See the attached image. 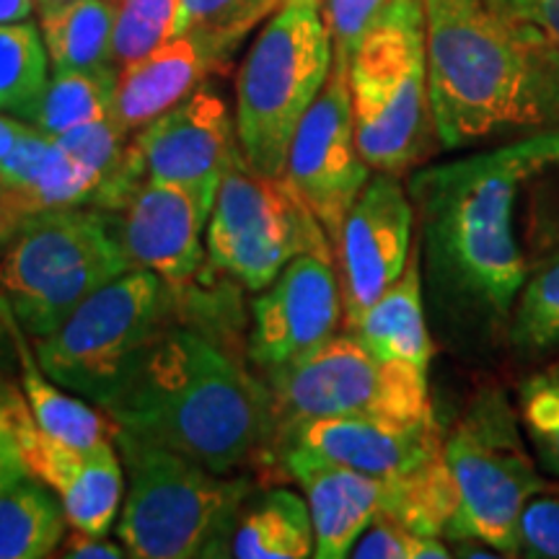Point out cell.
I'll return each mask as SVG.
<instances>
[{"label":"cell","mask_w":559,"mask_h":559,"mask_svg":"<svg viewBox=\"0 0 559 559\" xmlns=\"http://www.w3.org/2000/svg\"><path fill=\"white\" fill-rule=\"evenodd\" d=\"M438 309L469 337H508L521 290L559 260V132L412 174Z\"/></svg>","instance_id":"6da1fadb"},{"label":"cell","mask_w":559,"mask_h":559,"mask_svg":"<svg viewBox=\"0 0 559 559\" xmlns=\"http://www.w3.org/2000/svg\"><path fill=\"white\" fill-rule=\"evenodd\" d=\"M440 148L559 132V47L489 0H425Z\"/></svg>","instance_id":"7a4b0ae2"},{"label":"cell","mask_w":559,"mask_h":559,"mask_svg":"<svg viewBox=\"0 0 559 559\" xmlns=\"http://www.w3.org/2000/svg\"><path fill=\"white\" fill-rule=\"evenodd\" d=\"M120 430L228 474L272 449L267 383L226 347L171 321L96 404Z\"/></svg>","instance_id":"3957f363"},{"label":"cell","mask_w":559,"mask_h":559,"mask_svg":"<svg viewBox=\"0 0 559 559\" xmlns=\"http://www.w3.org/2000/svg\"><path fill=\"white\" fill-rule=\"evenodd\" d=\"M124 466L117 536L130 557H228L251 479L210 472L198 461L130 436L115 425Z\"/></svg>","instance_id":"277c9868"},{"label":"cell","mask_w":559,"mask_h":559,"mask_svg":"<svg viewBox=\"0 0 559 559\" xmlns=\"http://www.w3.org/2000/svg\"><path fill=\"white\" fill-rule=\"evenodd\" d=\"M355 138L373 171L402 177L436 138L425 0H389L349 55Z\"/></svg>","instance_id":"5b68a950"},{"label":"cell","mask_w":559,"mask_h":559,"mask_svg":"<svg viewBox=\"0 0 559 559\" xmlns=\"http://www.w3.org/2000/svg\"><path fill=\"white\" fill-rule=\"evenodd\" d=\"M132 270L115 215L94 205L41 210L0 251V296L32 340L58 330L75 306Z\"/></svg>","instance_id":"8992f818"},{"label":"cell","mask_w":559,"mask_h":559,"mask_svg":"<svg viewBox=\"0 0 559 559\" xmlns=\"http://www.w3.org/2000/svg\"><path fill=\"white\" fill-rule=\"evenodd\" d=\"M334 41L321 0H285L241 62L236 132L251 169L283 177L300 120L332 73Z\"/></svg>","instance_id":"52a82bcc"},{"label":"cell","mask_w":559,"mask_h":559,"mask_svg":"<svg viewBox=\"0 0 559 559\" xmlns=\"http://www.w3.org/2000/svg\"><path fill=\"white\" fill-rule=\"evenodd\" d=\"M521 428V412L500 386L481 389L459 417L443 443L456 487V515L445 539L519 555L523 508L547 492Z\"/></svg>","instance_id":"ba28073f"},{"label":"cell","mask_w":559,"mask_h":559,"mask_svg":"<svg viewBox=\"0 0 559 559\" xmlns=\"http://www.w3.org/2000/svg\"><path fill=\"white\" fill-rule=\"evenodd\" d=\"M179 285L128 270L75 306L58 330L34 340L39 366L58 386L99 404L122 370L179 313Z\"/></svg>","instance_id":"9c48e42d"},{"label":"cell","mask_w":559,"mask_h":559,"mask_svg":"<svg viewBox=\"0 0 559 559\" xmlns=\"http://www.w3.org/2000/svg\"><path fill=\"white\" fill-rule=\"evenodd\" d=\"M267 391L275 436L317 417L419 419L436 415L428 370L402 360L376 358L353 332L332 334L311 353L267 368Z\"/></svg>","instance_id":"30bf717a"},{"label":"cell","mask_w":559,"mask_h":559,"mask_svg":"<svg viewBox=\"0 0 559 559\" xmlns=\"http://www.w3.org/2000/svg\"><path fill=\"white\" fill-rule=\"evenodd\" d=\"M207 257L249 290H262L300 254L334 257L326 230L285 177L239 156L223 174L207 221Z\"/></svg>","instance_id":"8fae6325"},{"label":"cell","mask_w":559,"mask_h":559,"mask_svg":"<svg viewBox=\"0 0 559 559\" xmlns=\"http://www.w3.org/2000/svg\"><path fill=\"white\" fill-rule=\"evenodd\" d=\"M347 68L349 60L334 55L330 79L293 135L283 174L324 226L332 247H337L342 223L373 171L355 138Z\"/></svg>","instance_id":"7c38bea8"},{"label":"cell","mask_w":559,"mask_h":559,"mask_svg":"<svg viewBox=\"0 0 559 559\" xmlns=\"http://www.w3.org/2000/svg\"><path fill=\"white\" fill-rule=\"evenodd\" d=\"M239 151L236 120L226 99L210 86H200L130 135V156L140 177L192 187L213 200Z\"/></svg>","instance_id":"4fadbf2b"},{"label":"cell","mask_w":559,"mask_h":559,"mask_svg":"<svg viewBox=\"0 0 559 559\" xmlns=\"http://www.w3.org/2000/svg\"><path fill=\"white\" fill-rule=\"evenodd\" d=\"M415 205L400 177L376 171L349 207L334 247L347 326L400 280L415 249Z\"/></svg>","instance_id":"5bb4252c"},{"label":"cell","mask_w":559,"mask_h":559,"mask_svg":"<svg viewBox=\"0 0 559 559\" xmlns=\"http://www.w3.org/2000/svg\"><path fill=\"white\" fill-rule=\"evenodd\" d=\"M345 313L334 257L300 254L251 304L249 358L267 370L337 334Z\"/></svg>","instance_id":"9a60e30c"},{"label":"cell","mask_w":559,"mask_h":559,"mask_svg":"<svg viewBox=\"0 0 559 559\" xmlns=\"http://www.w3.org/2000/svg\"><path fill=\"white\" fill-rule=\"evenodd\" d=\"M443 443L436 415L419 419L340 415L306 419L277 432L270 451L275 459L283 449H306L370 477L404 479L443 459Z\"/></svg>","instance_id":"2e32d148"},{"label":"cell","mask_w":559,"mask_h":559,"mask_svg":"<svg viewBox=\"0 0 559 559\" xmlns=\"http://www.w3.org/2000/svg\"><path fill=\"white\" fill-rule=\"evenodd\" d=\"M213 198L192 187L143 179L115 210L117 236L130 267L151 270L171 285H190L202 257Z\"/></svg>","instance_id":"e0dca14e"},{"label":"cell","mask_w":559,"mask_h":559,"mask_svg":"<svg viewBox=\"0 0 559 559\" xmlns=\"http://www.w3.org/2000/svg\"><path fill=\"white\" fill-rule=\"evenodd\" d=\"M115 438L96 445H73L26 423L21 432V456L29 474L58 495L70 528L107 536L124 498V466Z\"/></svg>","instance_id":"ac0fdd59"},{"label":"cell","mask_w":559,"mask_h":559,"mask_svg":"<svg viewBox=\"0 0 559 559\" xmlns=\"http://www.w3.org/2000/svg\"><path fill=\"white\" fill-rule=\"evenodd\" d=\"M275 461L304 487L317 536L313 557L319 559L349 557L370 521L386 513L391 506L394 479L347 469L306 449H283L275 453Z\"/></svg>","instance_id":"d6986e66"},{"label":"cell","mask_w":559,"mask_h":559,"mask_svg":"<svg viewBox=\"0 0 559 559\" xmlns=\"http://www.w3.org/2000/svg\"><path fill=\"white\" fill-rule=\"evenodd\" d=\"M213 70V60L202 50L200 41L190 34H179L156 52L145 55L117 73L111 117L132 135L192 96Z\"/></svg>","instance_id":"ffe728a7"},{"label":"cell","mask_w":559,"mask_h":559,"mask_svg":"<svg viewBox=\"0 0 559 559\" xmlns=\"http://www.w3.org/2000/svg\"><path fill=\"white\" fill-rule=\"evenodd\" d=\"M415 247L409 262L391 288L360 313L347 332H353L376 358L402 360L419 370L430 368V334L423 309V267Z\"/></svg>","instance_id":"44dd1931"},{"label":"cell","mask_w":559,"mask_h":559,"mask_svg":"<svg viewBox=\"0 0 559 559\" xmlns=\"http://www.w3.org/2000/svg\"><path fill=\"white\" fill-rule=\"evenodd\" d=\"M0 326L9 334L13 353L21 370V391L29 404L34 419L45 432L73 445H96L115 438V423L96 407L91 409L79 396H70L58 386L45 368L39 366L37 353L29 345V334L13 317L3 296H0Z\"/></svg>","instance_id":"7402d4cb"},{"label":"cell","mask_w":559,"mask_h":559,"mask_svg":"<svg viewBox=\"0 0 559 559\" xmlns=\"http://www.w3.org/2000/svg\"><path fill=\"white\" fill-rule=\"evenodd\" d=\"M317 536L309 502L293 489L264 492L254 506L241 510L230 536L228 557L239 559H304L313 557Z\"/></svg>","instance_id":"603a6c76"},{"label":"cell","mask_w":559,"mask_h":559,"mask_svg":"<svg viewBox=\"0 0 559 559\" xmlns=\"http://www.w3.org/2000/svg\"><path fill=\"white\" fill-rule=\"evenodd\" d=\"M68 526L60 498L34 474L24 472L0 487V559L52 557Z\"/></svg>","instance_id":"cb8c5ba5"},{"label":"cell","mask_w":559,"mask_h":559,"mask_svg":"<svg viewBox=\"0 0 559 559\" xmlns=\"http://www.w3.org/2000/svg\"><path fill=\"white\" fill-rule=\"evenodd\" d=\"M117 3L120 0H68L39 11V32L52 73L115 68Z\"/></svg>","instance_id":"d4e9b609"},{"label":"cell","mask_w":559,"mask_h":559,"mask_svg":"<svg viewBox=\"0 0 559 559\" xmlns=\"http://www.w3.org/2000/svg\"><path fill=\"white\" fill-rule=\"evenodd\" d=\"M117 73V68L52 73L26 122L45 135L58 138L79 124L109 117L115 107Z\"/></svg>","instance_id":"484cf974"},{"label":"cell","mask_w":559,"mask_h":559,"mask_svg":"<svg viewBox=\"0 0 559 559\" xmlns=\"http://www.w3.org/2000/svg\"><path fill=\"white\" fill-rule=\"evenodd\" d=\"M283 3L285 0H181V34L198 39L218 70Z\"/></svg>","instance_id":"4316f807"},{"label":"cell","mask_w":559,"mask_h":559,"mask_svg":"<svg viewBox=\"0 0 559 559\" xmlns=\"http://www.w3.org/2000/svg\"><path fill=\"white\" fill-rule=\"evenodd\" d=\"M50 58L32 21L0 24V111L26 120L50 81Z\"/></svg>","instance_id":"83f0119b"},{"label":"cell","mask_w":559,"mask_h":559,"mask_svg":"<svg viewBox=\"0 0 559 559\" xmlns=\"http://www.w3.org/2000/svg\"><path fill=\"white\" fill-rule=\"evenodd\" d=\"M181 34V0H120L111 60L122 70Z\"/></svg>","instance_id":"f1b7e54d"},{"label":"cell","mask_w":559,"mask_h":559,"mask_svg":"<svg viewBox=\"0 0 559 559\" xmlns=\"http://www.w3.org/2000/svg\"><path fill=\"white\" fill-rule=\"evenodd\" d=\"M508 342L526 355L559 347V260L531 277L521 290L508 326Z\"/></svg>","instance_id":"f546056e"},{"label":"cell","mask_w":559,"mask_h":559,"mask_svg":"<svg viewBox=\"0 0 559 559\" xmlns=\"http://www.w3.org/2000/svg\"><path fill=\"white\" fill-rule=\"evenodd\" d=\"M519 412L534 456L559 477V362L521 381Z\"/></svg>","instance_id":"4dcf8cb0"},{"label":"cell","mask_w":559,"mask_h":559,"mask_svg":"<svg viewBox=\"0 0 559 559\" xmlns=\"http://www.w3.org/2000/svg\"><path fill=\"white\" fill-rule=\"evenodd\" d=\"M349 557L358 559H445L451 557L449 544L438 536H419L389 515L370 521L355 542Z\"/></svg>","instance_id":"1f68e13d"},{"label":"cell","mask_w":559,"mask_h":559,"mask_svg":"<svg viewBox=\"0 0 559 559\" xmlns=\"http://www.w3.org/2000/svg\"><path fill=\"white\" fill-rule=\"evenodd\" d=\"M519 557L559 559V498L539 492L519 521Z\"/></svg>","instance_id":"d6a6232c"},{"label":"cell","mask_w":559,"mask_h":559,"mask_svg":"<svg viewBox=\"0 0 559 559\" xmlns=\"http://www.w3.org/2000/svg\"><path fill=\"white\" fill-rule=\"evenodd\" d=\"M321 3H324V16L332 32L334 55L349 60L362 34L389 0H321Z\"/></svg>","instance_id":"836d02e7"},{"label":"cell","mask_w":559,"mask_h":559,"mask_svg":"<svg viewBox=\"0 0 559 559\" xmlns=\"http://www.w3.org/2000/svg\"><path fill=\"white\" fill-rule=\"evenodd\" d=\"M34 415L24 391L0 376V461H21V432Z\"/></svg>","instance_id":"e575fe53"},{"label":"cell","mask_w":559,"mask_h":559,"mask_svg":"<svg viewBox=\"0 0 559 559\" xmlns=\"http://www.w3.org/2000/svg\"><path fill=\"white\" fill-rule=\"evenodd\" d=\"M489 3L513 13V16L531 21L559 47V0H489Z\"/></svg>","instance_id":"d590c367"},{"label":"cell","mask_w":559,"mask_h":559,"mask_svg":"<svg viewBox=\"0 0 559 559\" xmlns=\"http://www.w3.org/2000/svg\"><path fill=\"white\" fill-rule=\"evenodd\" d=\"M62 557H79V559H120L128 555V549L120 547L117 542H107L104 536L86 534V531L73 528V534H66L62 539Z\"/></svg>","instance_id":"8d00e7d4"},{"label":"cell","mask_w":559,"mask_h":559,"mask_svg":"<svg viewBox=\"0 0 559 559\" xmlns=\"http://www.w3.org/2000/svg\"><path fill=\"white\" fill-rule=\"evenodd\" d=\"M24 218H29V215L24 213V207L19 205V200L13 198L3 185H0V249L9 243L13 230L24 223Z\"/></svg>","instance_id":"74e56055"},{"label":"cell","mask_w":559,"mask_h":559,"mask_svg":"<svg viewBox=\"0 0 559 559\" xmlns=\"http://www.w3.org/2000/svg\"><path fill=\"white\" fill-rule=\"evenodd\" d=\"M32 124L26 120H19V117H5L0 111V160H3L13 151V145L24 138V132L29 130Z\"/></svg>","instance_id":"f35d334b"},{"label":"cell","mask_w":559,"mask_h":559,"mask_svg":"<svg viewBox=\"0 0 559 559\" xmlns=\"http://www.w3.org/2000/svg\"><path fill=\"white\" fill-rule=\"evenodd\" d=\"M34 9H37L34 0H0V24H19V21H29Z\"/></svg>","instance_id":"ab89813d"},{"label":"cell","mask_w":559,"mask_h":559,"mask_svg":"<svg viewBox=\"0 0 559 559\" xmlns=\"http://www.w3.org/2000/svg\"><path fill=\"white\" fill-rule=\"evenodd\" d=\"M29 472L26 469V464H21V461H0V487L9 485L13 477H19V474Z\"/></svg>","instance_id":"60d3db41"},{"label":"cell","mask_w":559,"mask_h":559,"mask_svg":"<svg viewBox=\"0 0 559 559\" xmlns=\"http://www.w3.org/2000/svg\"><path fill=\"white\" fill-rule=\"evenodd\" d=\"M37 3V11H47V9H55V5L60 3H68V0H34Z\"/></svg>","instance_id":"b9f144b4"}]
</instances>
